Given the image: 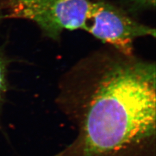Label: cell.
<instances>
[{
    "label": "cell",
    "instance_id": "1",
    "mask_svg": "<svg viewBox=\"0 0 156 156\" xmlns=\"http://www.w3.org/2000/svg\"><path fill=\"white\" fill-rule=\"evenodd\" d=\"M155 66L113 63L101 74L82 123L86 156H101L136 146L155 133Z\"/></svg>",
    "mask_w": 156,
    "mask_h": 156
},
{
    "label": "cell",
    "instance_id": "5",
    "mask_svg": "<svg viewBox=\"0 0 156 156\" xmlns=\"http://www.w3.org/2000/svg\"><path fill=\"white\" fill-rule=\"evenodd\" d=\"M129 11L136 12L155 7V0H126Z\"/></svg>",
    "mask_w": 156,
    "mask_h": 156
},
{
    "label": "cell",
    "instance_id": "4",
    "mask_svg": "<svg viewBox=\"0 0 156 156\" xmlns=\"http://www.w3.org/2000/svg\"><path fill=\"white\" fill-rule=\"evenodd\" d=\"M7 58L2 48H0V105L7 89Z\"/></svg>",
    "mask_w": 156,
    "mask_h": 156
},
{
    "label": "cell",
    "instance_id": "6",
    "mask_svg": "<svg viewBox=\"0 0 156 156\" xmlns=\"http://www.w3.org/2000/svg\"><path fill=\"white\" fill-rule=\"evenodd\" d=\"M3 18V14L2 12V10H1V7H0V20Z\"/></svg>",
    "mask_w": 156,
    "mask_h": 156
},
{
    "label": "cell",
    "instance_id": "7",
    "mask_svg": "<svg viewBox=\"0 0 156 156\" xmlns=\"http://www.w3.org/2000/svg\"><path fill=\"white\" fill-rule=\"evenodd\" d=\"M55 156H62V154H57V155H55Z\"/></svg>",
    "mask_w": 156,
    "mask_h": 156
},
{
    "label": "cell",
    "instance_id": "3",
    "mask_svg": "<svg viewBox=\"0 0 156 156\" xmlns=\"http://www.w3.org/2000/svg\"><path fill=\"white\" fill-rule=\"evenodd\" d=\"M83 29L126 56L132 55L136 38L155 36L154 29L136 21L124 10L105 0L91 2Z\"/></svg>",
    "mask_w": 156,
    "mask_h": 156
},
{
    "label": "cell",
    "instance_id": "2",
    "mask_svg": "<svg viewBox=\"0 0 156 156\" xmlns=\"http://www.w3.org/2000/svg\"><path fill=\"white\" fill-rule=\"evenodd\" d=\"M90 0H4L0 3L3 18L35 22L55 41L64 30L83 29Z\"/></svg>",
    "mask_w": 156,
    "mask_h": 156
}]
</instances>
